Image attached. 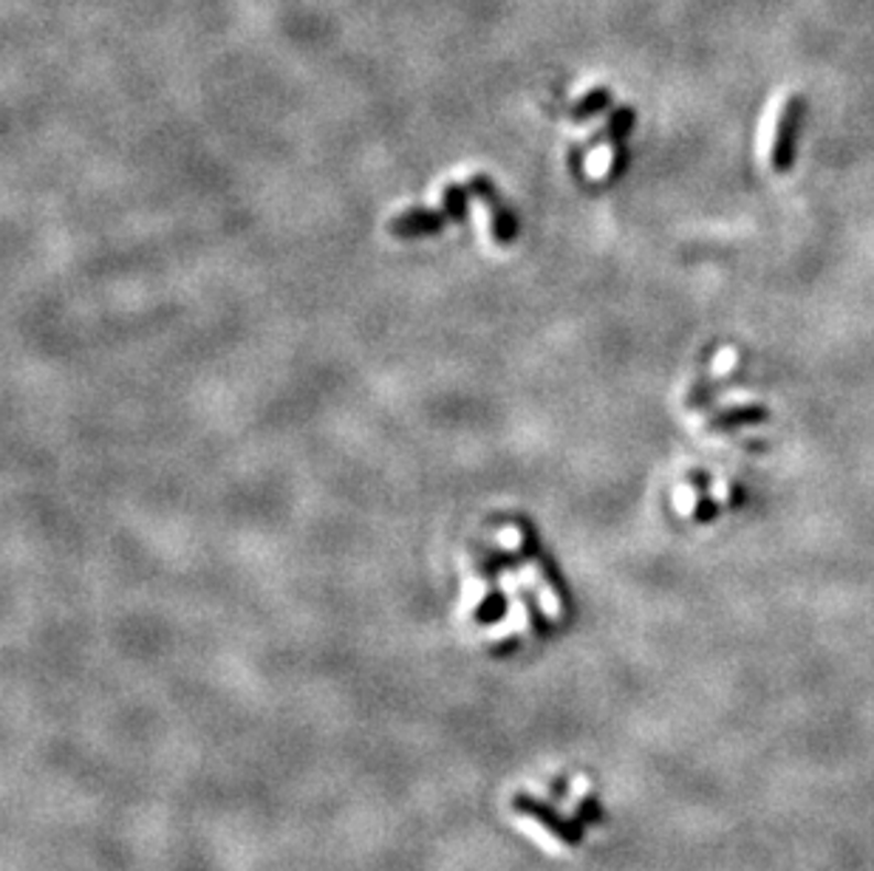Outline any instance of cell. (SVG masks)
I'll return each instance as SVG.
<instances>
[{
    "mask_svg": "<svg viewBox=\"0 0 874 871\" xmlns=\"http://www.w3.org/2000/svg\"><path fill=\"white\" fill-rule=\"evenodd\" d=\"M787 105H790V92H781L776 99L770 103L767 114L762 119V128H758V159L762 164H773V157H776V144H778V133H781V122L784 114H787Z\"/></svg>",
    "mask_w": 874,
    "mask_h": 871,
    "instance_id": "cell-1",
    "label": "cell"
},
{
    "mask_svg": "<svg viewBox=\"0 0 874 871\" xmlns=\"http://www.w3.org/2000/svg\"><path fill=\"white\" fill-rule=\"evenodd\" d=\"M697 498H699V490L693 487L691 482H682L673 487V509H677L679 515H693V509H697Z\"/></svg>",
    "mask_w": 874,
    "mask_h": 871,
    "instance_id": "cell-3",
    "label": "cell"
},
{
    "mask_svg": "<svg viewBox=\"0 0 874 871\" xmlns=\"http://www.w3.org/2000/svg\"><path fill=\"white\" fill-rule=\"evenodd\" d=\"M711 495H713V501H719V504H724V501H727V495H731V487H727V482H724L722 475H716V482H713V487H711Z\"/></svg>",
    "mask_w": 874,
    "mask_h": 871,
    "instance_id": "cell-5",
    "label": "cell"
},
{
    "mask_svg": "<svg viewBox=\"0 0 874 871\" xmlns=\"http://www.w3.org/2000/svg\"><path fill=\"white\" fill-rule=\"evenodd\" d=\"M738 363V352L733 348V345H724V348H719L716 359H713V368H711V377H727V374L736 368Z\"/></svg>",
    "mask_w": 874,
    "mask_h": 871,
    "instance_id": "cell-4",
    "label": "cell"
},
{
    "mask_svg": "<svg viewBox=\"0 0 874 871\" xmlns=\"http://www.w3.org/2000/svg\"><path fill=\"white\" fill-rule=\"evenodd\" d=\"M612 164H614V148H612V142H603L601 148L594 150L592 157H589L586 173L592 179H606L608 170H612Z\"/></svg>",
    "mask_w": 874,
    "mask_h": 871,
    "instance_id": "cell-2",
    "label": "cell"
}]
</instances>
